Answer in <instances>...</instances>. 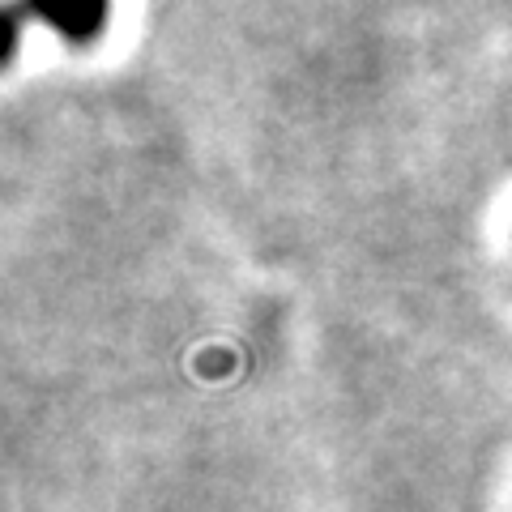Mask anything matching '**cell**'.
Segmentation results:
<instances>
[{"instance_id":"6da1fadb","label":"cell","mask_w":512,"mask_h":512,"mask_svg":"<svg viewBox=\"0 0 512 512\" xmlns=\"http://www.w3.org/2000/svg\"><path fill=\"white\" fill-rule=\"evenodd\" d=\"M111 9L107 5H69V9H43V22L60 30L64 43H90L99 39V30L107 26Z\"/></svg>"}]
</instances>
